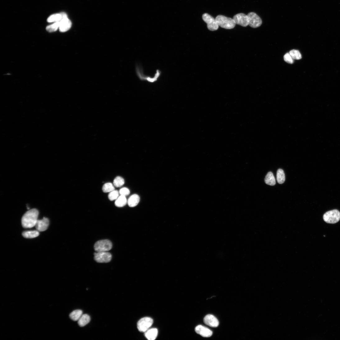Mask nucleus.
<instances>
[{
	"label": "nucleus",
	"instance_id": "nucleus-22",
	"mask_svg": "<svg viewBox=\"0 0 340 340\" xmlns=\"http://www.w3.org/2000/svg\"><path fill=\"white\" fill-rule=\"evenodd\" d=\"M22 235L24 237L32 238L38 236L39 235V232L38 231H25L22 233Z\"/></svg>",
	"mask_w": 340,
	"mask_h": 340
},
{
	"label": "nucleus",
	"instance_id": "nucleus-11",
	"mask_svg": "<svg viewBox=\"0 0 340 340\" xmlns=\"http://www.w3.org/2000/svg\"><path fill=\"white\" fill-rule=\"evenodd\" d=\"M204 321L206 325L210 327L215 328L219 325V322L214 315L209 314L204 317Z\"/></svg>",
	"mask_w": 340,
	"mask_h": 340
},
{
	"label": "nucleus",
	"instance_id": "nucleus-8",
	"mask_svg": "<svg viewBox=\"0 0 340 340\" xmlns=\"http://www.w3.org/2000/svg\"><path fill=\"white\" fill-rule=\"evenodd\" d=\"M94 260L98 263H106L111 260V254L108 252H96L94 254Z\"/></svg>",
	"mask_w": 340,
	"mask_h": 340
},
{
	"label": "nucleus",
	"instance_id": "nucleus-23",
	"mask_svg": "<svg viewBox=\"0 0 340 340\" xmlns=\"http://www.w3.org/2000/svg\"><path fill=\"white\" fill-rule=\"evenodd\" d=\"M277 178L278 183L280 184H282L284 182L285 180V175L283 169H279L278 170Z\"/></svg>",
	"mask_w": 340,
	"mask_h": 340
},
{
	"label": "nucleus",
	"instance_id": "nucleus-17",
	"mask_svg": "<svg viewBox=\"0 0 340 340\" xmlns=\"http://www.w3.org/2000/svg\"><path fill=\"white\" fill-rule=\"evenodd\" d=\"M140 198L137 194H134L131 196L127 201L128 205L131 207H133L137 205L140 202Z\"/></svg>",
	"mask_w": 340,
	"mask_h": 340
},
{
	"label": "nucleus",
	"instance_id": "nucleus-26",
	"mask_svg": "<svg viewBox=\"0 0 340 340\" xmlns=\"http://www.w3.org/2000/svg\"><path fill=\"white\" fill-rule=\"evenodd\" d=\"M114 186L111 183H107L104 185L102 190L105 193L110 192L115 190Z\"/></svg>",
	"mask_w": 340,
	"mask_h": 340
},
{
	"label": "nucleus",
	"instance_id": "nucleus-12",
	"mask_svg": "<svg viewBox=\"0 0 340 340\" xmlns=\"http://www.w3.org/2000/svg\"><path fill=\"white\" fill-rule=\"evenodd\" d=\"M197 333L204 337H211L213 334V332L208 328L201 325L197 326L195 329Z\"/></svg>",
	"mask_w": 340,
	"mask_h": 340
},
{
	"label": "nucleus",
	"instance_id": "nucleus-16",
	"mask_svg": "<svg viewBox=\"0 0 340 340\" xmlns=\"http://www.w3.org/2000/svg\"><path fill=\"white\" fill-rule=\"evenodd\" d=\"M145 336L149 340H154L155 339L158 334V330L156 328H153L148 330L145 332Z\"/></svg>",
	"mask_w": 340,
	"mask_h": 340
},
{
	"label": "nucleus",
	"instance_id": "nucleus-25",
	"mask_svg": "<svg viewBox=\"0 0 340 340\" xmlns=\"http://www.w3.org/2000/svg\"><path fill=\"white\" fill-rule=\"evenodd\" d=\"M125 183L124 179L122 177H117L113 181V184L114 186L117 187H120L123 186Z\"/></svg>",
	"mask_w": 340,
	"mask_h": 340
},
{
	"label": "nucleus",
	"instance_id": "nucleus-5",
	"mask_svg": "<svg viewBox=\"0 0 340 340\" xmlns=\"http://www.w3.org/2000/svg\"><path fill=\"white\" fill-rule=\"evenodd\" d=\"M112 247L111 242L107 239L97 241L94 245V248L96 252H108Z\"/></svg>",
	"mask_w": 340,
	"mask_h": 340
},
{
	"label": "nucleus",
	"instance_id": "nucleus-29",
	"mask_svg": "<svg viewBox=\"0 0 340 340\" xmlns=\"http://www.w3.org/2000/svg\"><path fill=\"white\" fill-rule=\"evenodd\" d=\"M119 193L120 195L126 197L129 195L130 191L127 188L124 187L120 189L119 191Z\"/></svg>",
	"mask_w": 340,
	"mask_h": 340
},
{
	"label": "nucleus",
	"instance_id": "nucleus-27",
	"mask_svg": "<svg viewBox=\"0 0 340 340\" xmlns=\"http://www.w3.org/2000/svg\"><path fill=\"white\" fill-rule=\"evenodd\" d=\"M289 54L293 59L299 60L302 58L301 55L298 50H291Z\"/></svg>",
	"mask_w": 340,
	"mask_h": 340
},
{
	"label": "nucleus",
	"instance_id": "nucleus-24",
	"mask_svg": "<svg viewBox=\"0 0 340 340\" xmlns=\"http://www.w3.org/2000/svg\"><path fill=\"white\" fill-rule=\"evenodd\" d=\"M60 25V21L55 22L51 25L47 26L46 28V30L50 33L55 32L59 29Z\"/></svg>",
	"mask_w": 340,
	"mask_h": 340
},
{
	"label": "nucleus",
	"instance_id": "nucleus-7",
	"mask_svg": "<svg viewBox=\"0 0 340 340\" xmlns=\"http://www.w3.org/2000/svg\"><path fill=\"white\" fill-rule=\"evenodd\" d=\"M204 21L207 24L208 29L211 31L217 30L219 27L216 20L212 16L207 13H205L202 16Z\"/></svg>",
	"mask_w": 340,
	"mask_h": 340
},
{
	"label": "nucleus",
	"instance_id": "nucleus-28",
	"mask_svg": "<svg viewBox=\"0 0 340 340\" xmlns=\"http://www.w3.org/2000/svg\"><path fill=\"white\" fill-rule=\"evenodd\" d=\"M119 192L117 190H114L110 192L108 195L109 199L111 201L116 200L119 197Z\"/></svg>",
	"mask_w": 340,
	"mask_h": 340
},
{
	"label": "nucleus",
	"instance_id": "nucleus-6",
	"mask_svg": "<svg viewBox=\"0 0 340 340\" xmlns=\"http://www.w3.org/2000/svg\"><path fill=\"white\" fill-rule=\"evenodd\" d=\"M153 322V319L150 318H143L138 322L137 328L140 332H145L152 326Z\"/></svg>",
	"mask_w": 340,
	"mask_h": 340
},
{
	"label": "nucleus",
	"instance_id": "nucleus-2",
	"mask_svg": "<svg viewBox=\"0 0 340 340\" xmlns=\"http://www.w3.org/2000/svg\"><path fill=\"white\" fill-rule=\"evenodd\" d=\"M218 26L222 28L228 30L233 29L236 23L233 19L227 17L223 15H218L215 18Z\"/></svg>",
	"mask_w": 340,
	"mask_h": 340
},
{
	"label": "nucleus",
	"instance_id": "nucleus-4",
	"mask_svg": "<svg viewBox=\"0 0 340 340\" xmlns=\"http://www.w3.org/2000/svg\"><path fill=\"white\" fill-rule=\"evenodd\" d=\"M136 72L137 75L140 80L147 81L150 83H154L157 81L161 74V71L160 70H157L154 77L152 78L149 76H147L144 75L142 68L139 65L136 67Z\"/></svg>",
	"mask_w": 340,
	"mask_h": 340
},
{
	"label": "nucleus",
	"instance_id": "nucleus-19",
	"mask_svg": "<svg viewBox=\"0 0 340 340\" xmlns=\"http://www.w3.org/2000/svg\"><path fill=\"white\" fill-rule=\"evenodd\" d=\"M264 181L267 185L271 186L275 185L276 183V180L273 173L271 172H269L266 175Z\"/></svg>",
	"mask_w": 340,
	"mask_h": 340
},
{
	"label": "nucleus",
	"instance_id": "nucleus-18",
	"mask_svg": "<svg viewBox=\"0 0 340 340\" xmlns=\"http://www.w3.org/2000/svg\"><path fill=\"white\" fill-rule=\"evenodd\" d=\"M90 321V318L87 314H83L78 321V324L81 327H84L87 325Z\"/></svg>",
	"mask_w": 340,
	"mask_h": 340
},
{
	"label": "nucleus",
	"instance_id": "nucleus-30",
	"mask_svg": "<svg viewBox=\"0 0 340 340\" xmlns=\"http://www.w3.org/2000/svg\"><path fill=\"white\" fill-rule=\"evenodd\" d=\"M284 60L286 62L289 64H293L294 62L293 59L290 55L289 53H287L284 56Z\"/></svg>",
	"mask_w": 340,
	"mask_h": 340
},
{
	"label": "nucleus",
	"instance_id": "nucleus-10",
	"mask_svg": "<svg viewBox=\"0 0 340 340\" xmlns=\"http://www.w3.org/2000/svg\"><path fill=\"white\" fill-rule=\"evenodd\" d=\"M249 18V25L251 27L256 28L260 27L262 23L260 18L255 13L250 12L247 15Z\"/></svg>",
	"mask_w": 340,
	"mask_h": 340
},
{
	"label": "nucleus",
	"instance_id": "nucleus-1",
	"mask_svg": "<svg viewBox=\"0 0 340 340\" xmlns=\"http://www.w3.org/2000/svg\"><path fill=\"white\" fill-rule=\"evenodd\" d=\"M39 214L36 209H32L27 212L22 217L21 223L25 228H31L35 226Z\"/></svg>",
	"mask_w": 340,
	"mask_h": 340
},
{
	"label": "nucleus",
	"instance_id": "nucleus-20",
	"mask_svg": "<svg viewBox=\"0 0 340 340\" xmlns=\"http://www.w3.org/2000/svg\"><path fill=\"white\" fill-rule=\"evenodd\" d=\"M83 311L81 310H76L72 312L70 314L69 317L73 321H78L83 315Z\"/></svg>",
	"mask_w": 340,
	"mask_h": 340
},
{
	"label": "nucleus",
	"instance_id": "nucleus-13",
	"mask_svg": "<svg viewBox=\"0 0 340 340\" xmlns=\"http://www.w3.org/2000/svg\"><path fill=\"white\" fill-rule=\"evenodd\" d=\"M49 224V221L48 218L44 217L41 220H38L35 225L37 231L43 232L46 230Z\"/></svg>",
	"mask_w": 340,
	"mask_h": 340
},
{
	"label": "nucleus",
	"instance_id": "nucleus-15",
	"mask_svg": "<svg viewBox=\"0 0 340 340\" xmlns=\"http://www.w3.org/2000/svg\"><path fill=\"white\" fill-rule=\"evenodd\" d=\"M67 17L66 13L62 12L60 14H54L50 16L48 18L47 21L49 22H55L60 21L62 19Z\"/></svg>",
	"mask_w": 340,
	"mask_h": 340
},
{
	"label": "nucleus",
	"instance_id": "nucleus-9",
	"mask_svg": "<svg viewBox=\"0 0 340 340\" xmlns=\"http://www.w3.org/2000/svg\"><path fill=\"white\" fill-rule=\"evenodd\" d=\"M236 24L242 27L249 25V20L248 15L244 13H239L234 16L233 18Z\"/></svg>",
	"mask_w": 340,
	"mask_h": 340
},
{
	"label": "nucleus",
	"instance_id": "nucleus-14",
	"mask_svg": "<svg viewBox=\"0 0 340 340\" xmlns=\"http://www.w3.org/2000/svg\"><path fill=\"white\" fill-rule=\"evenodd\" d=\"M71 22L68 17L64 18L60 21L59 30L61 32H65L71 28Z\"/></svg>",
	"mask_w": 340,
	"mask_h": 340
},
{
	"label": "nucleus",
	"instance_id": "nucleus-3",
	"mask_svg": "<svg viewBox=\"0 0 340 340\" xmlns=\"http://www.w3.org/2000/svg\"><path fill=\"white\" fill-rule=\"evenodd\" d=\"M324 220L328 223L335 224L340 220V212L337 209H334L326 212L323 216Z\"/></svg>",
	"mask_w": 340,
	"mask_h": 340
},
{
	"label": "nucleus",
	"instance_id": "nucleus-21",
	"mask_svg": "<svg viewBox=\"0 0 340 340\" xmlns=\"http://www.w3.org/2000/svg\"><path fill=\"white\" fill-rule=\"evenodd\" d=\"M127 203L126 197L120 195L116 200L115 202V206L118 207H122L125 206Z\"/></svg>",
	"mask_w": 340,
	"mask_h": 340
}]
</instances>
